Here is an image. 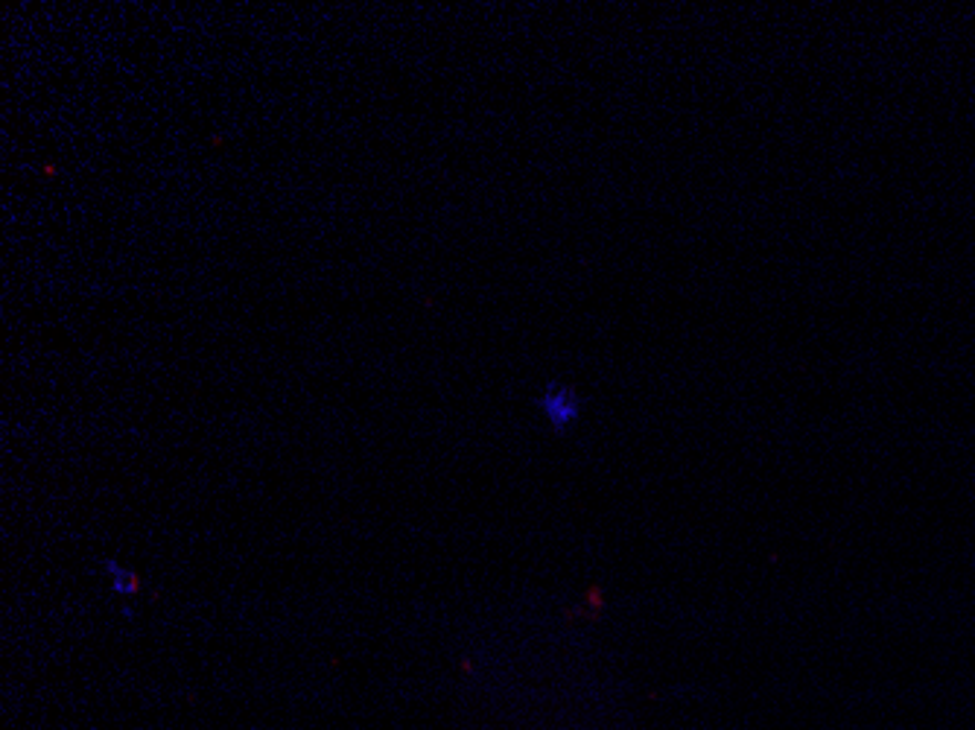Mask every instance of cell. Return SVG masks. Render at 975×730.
<instances>
[{"instance_id": "6da1fadb", "label": "cell", "mask_w": 975, "mask_h": 730, "mask_svg": "<svg viewBox=\"0 0 975 730\" xmlns=\"http://www.w3.org/2000/svg\"><path fill=\"white\" fill-rule=\"evenodd\" d=\"M540 409H543V415H547L556 427H564V424H570L572 418L579 415V398H575L567 386L549 383L547 392H543V398H540Z\"/></svg>"}, {"instance_id": "7a4b0ae2", "label": "cell", "mask_w": 975, "mask_h": 730, "mask_svg": "<svg viewBox=\"0 0 975 730\" xmlns=\"http://www.w3.org/2000/svg\"><path fill=\"white\" fill-rule=\"evenodd\" d=\"M103 573L117 596H126V599H129V596H137V593H141V576H137L135 570L126 567V564H121V561L105 559Z\"/></svg>"}]
</instances>
